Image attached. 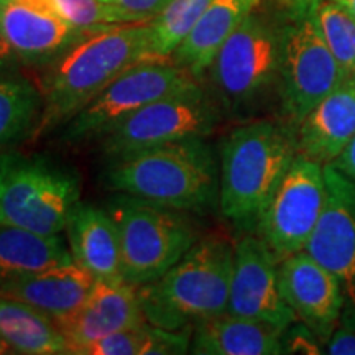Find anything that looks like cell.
I'll return each instance as SVG.
<instances>
[{
	"label": "cell",
	"instance_id": "1",
	"mask_svg": "<svg viewBox=\"0 0 355 355\" xmlns=\"http://www.w3.org/2000/svg\"><path fill=\"white\" fill-rule=\"evenodd\" d=\"M162 58L155 51L153 20L92 30L43 68V110L32 140L64 127L127 69Z\"/></svg>",
	"mask_w": 355,
	"mask_h": 355
},
{
	"label": "cell",
	"instance_id": "2",
	"mask_svg": "<svg viewBox=\"0 0 355 355\" xmlns=\"http://www.w3.org/2000/svg\"><path fill=\"white\" fill-rule=\"evenodd\" d=\"M104 183L117 193L184 212L207 211L219 199V176L202 139L171 141L110 158Z\"/></svg>",
	"mask_w": 355,
	"mask_h": 355
},
{
	"label": "cell",
	"instance_id": "3",
	"mask_svg": "<svg viewBox=\"0 0 355 355\" xmlns=\"http://www.w3.org/2000/svg\"><path fill=\"white\" fill-rule=\"evenodd\" d=\"M234 257L222 235L199 239L166 273L137 286L146 322L178 331L227 313Z\"/></svg>",
	"mask_w": 355,
	"mask_h": 355
},
{
	"label": "cell",
	"instance_id": "4",
	"mask_svg": "<svg viewBox=\"0 0 355 355\" xmlns=\"http://www.w3.org/2000/svg\"><path fill=\"white\" fill-rule=\"evenodd\" d=\"M296 155V137L278 123L250 122L230 132L220 152L217 199L225 219L255 230Z\"/></svg>",
	"mask_w": 355,
	"mask_h": 355
},
{
	"label": "cell",
	"instance_id": "5",
	"mask_svg": "<svg viewBox=\"0 0 355 355\" xmlns=\"http://www.w3.org/2000/svg\"><path fill=\"white\" fill-rule=\"evenodd\" d=\"M79 198L76 171L50 158L0 152V224L60 234Z\"/></svg>",
	"mask_w": 355,
	"mask_h": 355
},
{
	"label": "cell",
	"instance_id": "6",
	"mask_svg": "<svg viewBox=\"0 0 355 355\" xmlns=\"http://www.w3.org/2000/svg\"><path fill=\"white\" fill-rule=\"evenodd\" d=\"M105 209L121 237L122 278L135 286L166 273L201 239L188 212L130 194H115Z\"/></svg>",
	"mask_w": 355,
	"mask_h": 355
},
{
	"label": "cell",
	"instance_id": "7",
	"mask_svg": "<svg viewBox=\"0 0 355 355\" xmlns=\"http://www.w3.org/2000/svg\"><path fill=\"white\" fill-rule=\"evenodd\" d=\"M282 26L255 10L222 44L212 61V84L225 109L242 112L278 84Z\"/></svg>",
	"mask_w": 355,
	"mask_h": 355
},
{
	"label": "cell",
	"instance_id": "8",
	"mask_svg": "<svg viewBox=\"0 0 355 355\" xmlns=\"http://www.w3.org/2000/svg\"><path fill=\"white\" fill-rule=\"evenodd\" d=\"M349 74L337 63L311 19L308 7L295 8L282 25L278 94L282 115L296 127Z\"/></svg>",
	"mask_w": 355,
	"mask_h": 355
},
{
	"label": "cell",
	"instance_id": "9",
	"mask_svg": "<svg viewBox=\"0 0 355 355\" xmlns=\"http://www.w3.org/2000/svg\"><path fill=\"white\" fill-rule=\"evenodd\" d=\"M199 87L201 84L198 79L173 63L171 58L146 60L127 69L74 115L63 127L60 140L73 145L102 139L123 119L145 105L162 97Z\"/></svg>",
	"mask_w": 355,
	"mask_h": 355
},
{
	"label": "cell",
	"instance_id": "10",
	"mask_svg": "<svg viewBox=\"0 0 355 355\" xmlns=\"http://www.w3.org/2000/svg\"><path fill=\"white\" fill-rule=\"evenodd\" d=\"M326 196L324 166L296 155L255 229L278 261L304 250Z\"/></svg>",
	"mask_w": 355,
	"mask_h": 355
},
{
	"label": "cell",
	"instance_id": "11",
	"mask_svg": "<svg viewBox=\"0 0 355 355\" xmlns=\"http://www.w3.org/2000/svg\"><path fill=\"white\" fill-rule=\"evenodd\" d=\"M216 125V110L202 87L145 105L102 137V152L117 158L171 141L204 139Z\"/></svg>",
	"mask_w": 355,
	"mask_h": 355
},
{
	"label": "cell",
	"instance_id": "12",
	"mask_svg": "<svg viewBox=\"0 0 355 355\" xmlns=\"http://www.w3.org/2000/svg\"><path fill=\"white\" fill-rule=\"evenodd\" d=\"M326 204L304 252L339 282L355 314V183L334 165L324 166Z\"/></svg>",
	"mask_w": 355,
	"mask_h": 355
},
{
	"label": "cell",
	"instance_id": "13",
	"mask_svg": "<svg viewBox=\"0 0 355 355\" xmlns=\"http://www.w3.org/2000/svg\"><path fill=\"white\" fill-rule=\"evenodd\" d=\"M278 263L257 234H248L235 243L227 313L268 324L282 332L290 329L298 318L279 291Z\"/></svg>",
	"mask_w": 355,
	"mask_h": 355
},
{
	"label": "cell",
	"instance_id": "14",
	"mask_svg": "<svg viewBox=\"0 0 355 355\" xmlns=\"http://www.w3.org/2000/svg\"><path fill=\"white\" fill-rule=\"evenodd\" d=\"M68 343L69 354L84 355L89 345L114 332L146 322L139 288L125 279H96L83 304L66 316L56 318Z\"/></svg>",
	"mask_w": 355,
	"mask_h": 355
},
{
	"label": "cell",
	"instance_id": "15",
	"mask_svg": "<svg viewBox=\"0 0 355 355\" xmlns=\"http://www.w3.org/2000/svg\"><path fill=\"white\" fill-rule=\"evenodd\" d=\"M278 283L296 318L319 339H329L345 306L334 275L303 250L279 261Z\"/></svg>",
	"mask_w": 355,
	"mask_h": 355
},
{
	"label": "cell",
	"instance_id": "16",
	"mask_svg": "<svg viewBox=\"0 0 355 355\" xmlns=\"http://www.w3.org/2000/svg\"><path fill=\"white\" fill-rule=\"evenodd\" d=\"M0 26L20 63L42 69L92 32L25 0H0Z\"/></svg>",
	"mask_w": 355,
	"mask_h": 355
},
{
	"label": "cell",
	"instance_id": "17",
	"mask_svg": "<svg viewBox=\"0 0 355 355\" xmlns=\"http://www.w3.org/2000/svg\"><path fill=\"white\" fill-rule=\"evenodd\" d=\"M355 137V73L329 92L303 119L296 132L298 153L332 165Z\"/></svg>",
	"mask_w": 355,
	"mask_h": 355
},
{
	"label": "cell",
	"instance_id": "18",
	"mask_svg": "<svg viewBox=\"0 0 355 355\" xmlns=\"http://www.w3.org/2000/svg\"><path fill=\"white\" fill-rule=\"evenodd\" d=\"M73 261L96 279H121L122 257L119 229L105 207L79 201L66 222Z\"/></svg>",
	"mask_w": 355,
	"mask_h": 355
},
{
	"label": "cell",
	"instance_id": "19",
	"mask_svg": "<svg viewBox=\"0 0 355 355\" xmlns=\"http://www.w3.org/2000/svg\"><path fill=\"white\" fill-rule=\"evenodd\" d=\"M259 3L260 0H212L183 42L171 53L173 63L201 81L222 44Z\"/></svg>",
	"mask_w": 355,
	"mask_h": 355
},
{
	"label": "cell",
	"instance_id": "20",
	"mask_svg": "<svg viewBox=\"0 0 355 355\" xmlns=\"http://www.w3.org/2000/svg\"><path fill=\"white\" fill-rule=\"evenodd\" d=\"M285 332L268 324L230 313L194 324L189 352L196 355H278L285 354Z\"/></svg>",
	"mask_w": 355,
	"mask_h": 355
},
{
	"label": "cell",
	"instance_id": "21",
	"mask_svg": "<svg viewBox=\"0 0 355 355\" xmlns=\"http://www.w3.org/2000/svg\"><path fill=\"white\" fill-rule=\"evenodd\" d=\"M96 278L76 263L53 266L0 288L8 296L33 306L53 319L66 316L83 304Z\"/></svg>",
	"mask_w": 355,
	"mask_h": 355
},
{
	"label": "cell",
	"instance_id": "22",
	"mask_svg": "<svg viewBox=\"0 0 355 355\" xmlns=\"http://www.w3.org/2000/svg\"><path fill=\"white\" fill-rule=\"evenodd\" d=\"M74 263L60 234L43 235L0 224V288L53 266Z\"/></svg>",
	"mask_w": 355,
	"mask_h": 355
},
{
	"label": "cell",
	"instance_id": "23",
	"mask_svg": "<svg viewBox=\"0 0 355 355\" xmlns=\"http://www.w3.org/2000/svg\"><path fill=\"white\" fill-rule=\"evenodd\" d=\"M0 337L13 354L68 355L69 347L55 319L33 306L0 296Z\"/></svg>",
	"mask_w": 355,
	"mask_h": 355
},
{
	"label": "cell",
	"instance_id": "24",
	"mask_svg": "<svg viewBox=\"0 0 355 355\" xmlns=\"http://www.w3.org/2000/svg\"><path fill=\"white\" fill-rule=\"evenodd\" d=\"M43 110V96L28 79L0 76V152L33 139Z\"/></svg>",
	"mask_w": 355,
	"mask_h": 355
},
{
	"label": "cell",
	"instance_id": "25",
	"mask_svg": "<svg viewBox=\"0 0 355 355\" xmlns=\"http://www.w3.org/2000/svg\"><path fill=\"white\" fill-rule=\"evenodd\" d=\"M191 337L193 327L171 331L145 322L102 337L84 355H183L189 352Z\"/></svg>",
	"mask_w": 355,
	"mask_h": 355
},
{
	"label": "cell",
	"instance_id": "26",
	"mask_svg": "<svg viewBox=\"0 0 355 355\" xmlns=\"http://www.w3.org/2000/svg\"><path fill=\"white\" fill-rule=\"evenodd\" d=\"M309 15L345 73H355V17L332 0H311Z\"/></svg>",
	"mask_w": 355,
	"mask_h": 355
},
{
	"label": "cell",
	"instance_id": "27",
	"mask_svg": "<svg viewBox=\"0 0 355 355\" xmlns=\"http://www.w3.org/2000/svg\"><path fill=\"white\" fill-rule=\"evenodd\" d=\"M42 8H46L55 15L81 30H94L107 25L133 24L140 20L133 13L114 6L107 0H25Z\"/></svg>",
	"mask_w": 355,
	"mask_h": 355
},
{
	"label": "cell",
	"instance_id": "28",
	"mask_svg": "<svg viewBox=\"0 0 355 355\" xmlns=\"http://www.w3.org/2000/svg\"><path fill=\"white\" fill-rule=\"evenodd\" d=\"M211 3L212 0H171L170 6L153 20L157 55L170 58Z\"/></svg>",
	"mask_w": 355,
	"mask_h": 355
},
{
	"label": "cell",
	"instance_id": "29",
	"mask_svg": "<svg viewBox=\"0 0 355 355\" xmlns=\"http://www.w3.org/2000/svg\"><path fill=\"white\" fill-rule=\"evenodd\" d=\"M109 2L133 13L140 20H155L170 6L171 0H109Z\"/></svg>",
	"mask_w": 355,
	"mask_h": 355
},
{
	"label": "cell",
	"instance_id": "30",
	"mask_svg": "<svg viewBox=\"0 0 355 355\" xmlns=\"http://www.w3.org/2000/svg\"><path fill=\"white\" fill-rule=\"evenodd\" d=\"M327 354L331 355H355V329L339 327L332 332L327 343Z\"/></svg>",
	"mask_w": 355,
	"mask_h": 355
},
{
	"label": "cell",
	"instance_id": "31",
	"mask_svg": "<svg viewBox=\"0 0 355 355\" xmlns=\"http://www.w3.org/2000/svg\"><path fill=\"white\" fill-rule=\"evenodd\" d=\"M21 63L13 53L10 43L7 42L3 35L2 26H0V76H13L20 69Z\"/></svg>",
	"mask_w": 355,
	"mask_h": 355
},
{
	"label": "cell",
	"instance_id": "32",
	"mask_svg": "<svg viewBox=\"0 0 355 355\" xmlns=\"http://www.w3.org/2000/svg\"><path fill=\"white\" fill-rule=\"evenodd\" d=\"M332 165H334L337 170L343 171L345 176L350 178L355 183V137L350 140L347 148L344 150L343 155H340Z\"/></svg>",
	"mask_w": 355,
	"mask_h": 355
},
{
	"label": "cell",
	"instance_id": "33",
	"mask_svg": "<svg viewBox=\"0 0 355 355\" xmlns=\"http://www.w3.org/2000/svg\"><path fill=\"white\" fill-rule=\"evenodd\" d=\"M332 2H336L337 6L344 7L345 10H347L349 13H352V15L355 17V0H332Z\"/></svg>",
	"mask_w": 355,
	"mask_h": 355
},
{
	"label": "cell",
	"instance_id": "34",
	"mask_svg": "<svg viewBox=\"0 0 355 355\" xmlns=\"http://www.w3.org/2000/svg\"><path fill=\"white\" fill-rule=\"evenodd\" d=\"M283 2H288L290 6H293L295 8H303V7H308L311 0H283Z\"/></svg>",
	"mask_w": 355,
	"mask_h": 355
},
{
	"label": "cell",
	"instance_id": "35",
	"mask_svg": "<svg viewBox=\"0 0 355 355\" xmlns=\"http://www.w3.org/2000/svg\"><path fill=\"white\" fill-rule=\"evenodd\" d=\"M7 354H13V350H12L10 345H8L6 340L0 337V355H7Z\"/></svg>",
	"mask_w": 355,
	"mask_h": 355
},
{
	"label": "cell",
	"instance_id": "36",
	"mask_svg": "<svg viewBox=\"0 0 355 355\" xmlns=\"http://www.w3.org/2000/svg\"><path fill=\"white\" fill-rule=\"evenodd\" d=\"M107 2H109V0H107Z\"/></svg>",
	"mask_w": 355,
	"mask_h": 355
}]
</instances>
